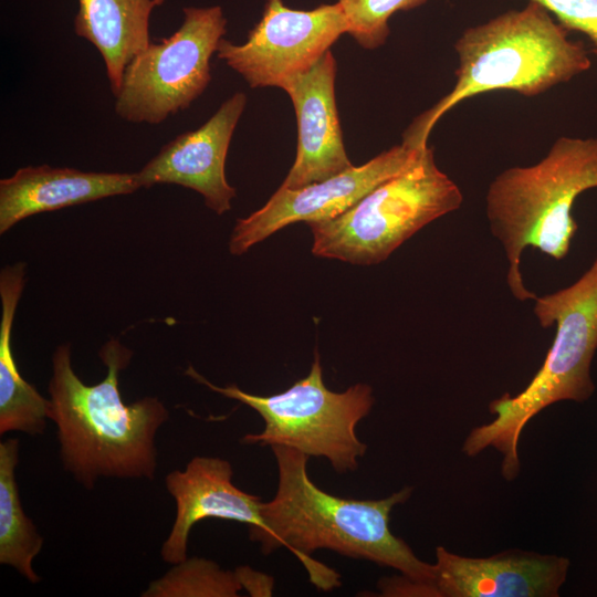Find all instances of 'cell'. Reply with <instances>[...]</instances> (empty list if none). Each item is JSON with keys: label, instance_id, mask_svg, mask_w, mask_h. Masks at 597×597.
I'll return each instance as SVG.
<instances>
[{"label": "cell", "instance_id": "1", "mask_svg": "<svg viewBox=\"0 0 597 597\" xmlns=\"http://www.w3.org/2000/svg\"><path fill=\"white\" fill-rule=\"evenodd\" d=\"M271 449L277 464V490L262 504L266 530L250 533L263 554L287 547L306 568L310 582L324 591L341 586V575L311 557L321 548L395 568L419 583H433L434 564L419 559L389 527L391 510L410 498L411 486L380 500L339 498L310 479V455L285 446Z\"/></svg>", "mask_w": 597, "mask_h": 597}, {"label": "cell", "instance_id": "2", "mask_svg": "<svg viewBox=\"0 0 597 597\" xmlns=\"http://www.w3.org/2000/svg\"><path fill=\"white\" fill-rule=\"evenodd\" d=\"M100 356L106 376L88 386L72 368L70 345H60L53 354L49 419L56 426L63 467L85 489H93L100 478L153 480L158 465L155 438L169 412L156 397L123 401L118 374L130 360L129 349L112 339Z\"/></svg>", "mask_w": 597, "mask_h": 597}, {"label": "cell", "instance_id": "3", "mask_svg": "<svg viewBox=\"0 0 597 597\" xmlns=\"http://www.w3.org/2000/svg\"><path fill=\"white\" fill-rule=\"evenodd\" d=\"M454 50L455 83L405 130L402 142L412 147L427 146L437 122L467 98L495 90L536 96L590 67L583 43L569 40L567 30L532 0L522 10L465 29Z\"/></svg>", "mask_w": 597, "mask_h": 597}, {"label": "cell", "instance_id": "4", "mask_svg": "<svg viewBox=\"0 0 597 597\" xmlns=\"http://www.w3.org/2000/svg\"><path fill=\"white\" fill-rule=\"evenodd\" d=\"M534 302L540 325L556 326L543 365L520 394L493 399L489 410L494 419L473 428L462 446L469 457L495 448L507 481L520 472L519 442L528 421L555 402H583L595 391L590 367L597 350V256L574 283Z\"/></svg>", "mask_w": 597, "mask_h": 597}, {"label": "cell", "instance_id": "5", "mask_svg": "<svg viewBox=\"0 0 597 597\" xmlns=\"http://www.w3.org/2000/svg\"><path fill=\"white\" fill-rule=\"evenodd\" d=\"M593 188H597V137L562 136L538 163L507 168L492 180L485 213L505 253L506 283L516 300L536 297L524 284L523 251L531 247L554 260L564 259L578 228L574 202Z\"/></svg>", "mask_w": 597, "mask_h": 597}, {"label": "cell", "instance_id": "6", "mask_svg": "<svg viewBox=\"0 0 597 597\" xmlns=\"http://www.w3.org/2000/svg\"><path fill=\"white\" fill-rule=\"evenodd\" d=\"M463 195L436 164L428 145L400 174L381 182L344 213L307 224L316 256L378 264L430 222L458 210Z\"/></svg>", "mask_w": 597, "mask_h": 597}, {"label": "cell", "instance_id": "7", "mask_svg": "<svg viewBox=\"0 0 597 597\" xmlns=\"http://www.w3.org/2000/svg\"><path fill=\"white\" fill-rule=\"evenodd\" d=\"M186 374L211 390L254 409L264 420L260 433H248L242 443L285 446L307 455L326 458L337 472L354 471L367 446L356 434V426L374 405L373 389L356 384L343 392L329 390L323 380L317 352L310 373L285 391L258 396L237 385L219 387L191 366Z\"/></svg>", "mask_w": 597, "mask_h": 597}, {"label": "cell", "instance_id": "8", "mask_svg": "<svg viewBox=\"0 0 597 597\" xmlns=\"http://www.w3.org/2000/svg\"><path fill=\"white\" fill-rule=\"evenodd\" d=\"M219 6L184 8L181 25L127 64L115 112L130 123L159 124L185 111L211 81L210 60L227 32Z\"/></svg>", "mask_w": 597, "mask_h": 597}, {"label": "cell", "instance_id": "9", "mask_svg": "<svg viewBox=\"0 0 597 597\" xmlns=\"http://www.w3.org/2000/svg\"><path fill=\"white\" fill-rule=\"evenodd\" d=\"M348 32L339 4H321L313 10H294L282 0H266L259 23L243 44L221 39L217 56L239 73L250 87H283L308 71Z\"/></svg>", "mask_w": 597, "mask_h": 597}, {"label": "cell", "instance_id": "10", "mask_svg": "<svg viewBox=\"0 0 597 597\" xmlns=\"http://www.w3.org/2000/svg\"><path fill=\"white\" fill-rule=\"evenodd\" d=\"M421 148L402 142L366 164L352 166L325 180L297 189L280 187L261 209L237 220L229 241L230 252L241 255L294 222L338 217L375 187L409 167Z\"/></svg>", "mask_w": 597, "mask_h": 597}, {"label": "cell", "instance_id": "11", "mask_svg": "<svg viewBox=\"0 0 597 597\" xmlns=\"http://www.w3.org/2000/svg\"><path fill=\"white\" fill-rule=\"evenodd\" d=\"M245 104V94L238 92L203 125L164 145L135 172L139 187L179 185L202 195L206 206L216 213L229 211L237 191L227 181L224 166L232 134Z\"/></svg>", "mask_w": 597, "mask_h": 597}, {"label": "cell", "instance_id": "12", "mask_svg": "<svg viewBox=\"0 0 597 597\" xmlns=\"http://www.w3.org/2000/svg\"><path fill=\"white\" fill-rule=\"evenodd\" d=\"M569 559L512 548L467 557L436 548L437 597H557Z\"/></svg>", "mask_w": 597, "mask_h": 597}, {"label": "cell", "instance_id": "13", "mask_svg": "<svg viewBox=\"0 0 597 597\" xmlns=\"http://www.w3.org/2000/svg\"><path fill=\"white\" fill-rule=\"evenodd\" d=\"M336 60L328 50L308 71L284 84L297 122L295 160L281 187L297 189L349 167L335 101Z\"/></svg>", "mask_w": 597, "mask_h": 597}, {"label": "cell", "instance_id": "14", "mask_svg": "<svg viewBox=\"0 0 597 597\" xmlns=\"http://www.w3.org/2000/svg\"><path fill=\"white\" fill-rule=\"evenodd\" d=\"M233 470L220 458L195 457L185 470H174L165 484L176 502V519L164 542L161 558L177 564L187 558L188 537L192 526L207 517L249 524L250 533L263 532V502L256 495L232 483Z\"/></svg>", "mask_w": 597, "mask_h": 597}, {"label": "cell", "instance_id": "15", "mask_svg": "<svg viewBox=\"0 0 597 597\" xmlns=\"http://www.w3.org/2000/svg\"><path fill=\"white\" fill-rule=\"evenodd\" d=\"M135 172H93L49 165L27 166L0 180V233L46 211L139 189Z\"/></svg>", "mask_w": 597, "mask_h": 597}, {"label": "cell", "instance_id": "16", "mask_svg": "<svg viewBox=\"0 0 597 597\" xmlns=\"http://www.w3.org/2000/svg\"><path fill=\"white\" fill-rule=\"evenodd\" d=\"M155 7L154 0H78L74 32L100 52L114 95L127 64L150 43Z\"/></svg>", "mask_w": 597, "mask_h": 597}, {"label": "cell", "instance_id": "17", "mask_svg": "<svg viewBox=\"0 0 597 597\" xmlns=\"http://www.w3.org/2000/svg\"><path fill=\"white\" fill-rule=\"evenodd\" d=\"M24 264L17 263L0 274V434L9 431L42 434L49 418L50 399L22 378L11 349L12 324L24 286Z\"/></svg>", "mask_w": 597, "mask_h": 597}, {"label": "cell", "instance_id": "18", "mask_svg": "<svg viewBox=\"0 0 597 597\" xmlns=\"http://www.w3.org/2000/svg\"><path fill=\"white\" fill-rule=\"evenodd\" d=\"M19 461V440L0 442V563L15 568L29 582L41 578L33 570V559L41 552L43 537L23 511L15 467Z\"/></svg>", "mask_w": 597, "mask_h": 597}, {"label": "cell", "instance_id": "19", "mask_svg": "<svg viewBox=\"0 0 597 597\" xmlns=\"http://www.w3.org/2000/svg\"><path fill=\"white\" fill-rule=\"evenodd\" d=\"M243 589L237 570H223L202 557L174 564L163 577L151 582L144 597H237Z\"/></svg>", "mask_w": 597, "mask_h": 597}, {"label": "cell", "instance_id": "20", "mask_svg": "<svg viewBox=\"0 0 597 597\" xmlns=\"http://www.w3.org/2000/svg\"><path fill=\"white\" fill-rule=\"evenodd\" d=\"M347 21L348 34L364 49L385 44L389 35L388 21L397 11L422 6L427 0H338Z\"/></svg>", "mask_w": 597, "mask_h": 597}, {"label": "cell", "instance_id": "21", "mask_svg": "<svg viewBox=\"0 0 597 597\" xmlns=\"http://www.w3.org/2000/svg\"><path fill=\"white\" fill-rule=\"evenodd\" d=\"M553 13L567 31L587 35L597 59V0H532Z\"/></svg>", "mask_w": 597, "mask_h": 597}, {"label": "cell", "instance_id": "22", "mask_svg": "<svg viewBox=\"0 0 597 597\" xmlns=\"http://www.w3.org/2000/svg\"><path fill=\"white\" fill-rule=\"evenodd\" d=\"M383 596H430L437 597L433 584L419 583L406 576L383 578L378 583Z\"/></svg>", "mask_w": 597, "mask_h": 597}, {"label": "cell", "instance_id": "23", "mask_svg": "<svg viewBox=\"0 0 597 597\" xmlns=\"http://www.w3.org/2000/svg\"><path fill=\"white\" fill-rule=\"evenodd\" d=\"M241 579L243 589L250 596H271L273 591V578L266 574L256 572L249 566H240L235 569Z\"/></svg>", "mask_w": 597, "mask_h": 597}, {"label": "cell", "instance_id": "24", "mask_svg": "<svg viewBox=\"0 0 597 597\" xmlns=\"http://www.w3.org/2000/svg\"><path fill=\"white\" fill-rule=\"evenodd\" d=\"M157 6H161L166 0H155Z\"/></svg>", "mask_w": 597, "mask_h": 597}]
</instances>
